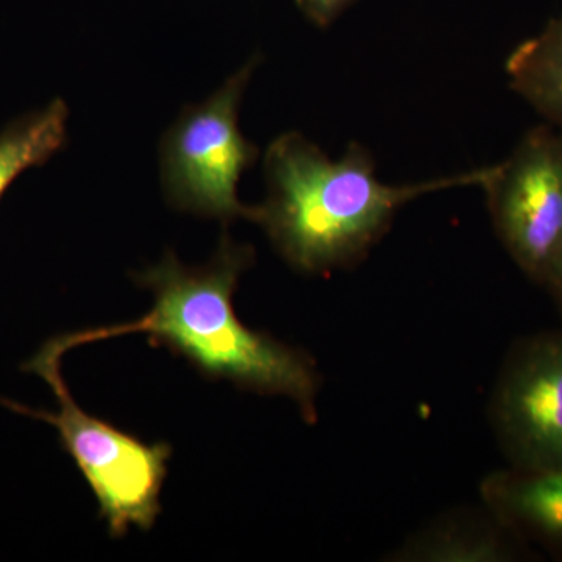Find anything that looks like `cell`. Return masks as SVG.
Here are the masks:
<instances>
[{
    "label": "cell",
    "mask_w": 562,
    "mask_h": 562,
    "mask_svg": "<svg viewBox=\"0 0 562 562\" xmlns=\"http://www.w3.org/2000/svg\"><path fill=\"white\" fill-rule=\"evenodd\" d=\"M254 260V250L227 236L209 265H181L169 251L154 268L135 277L154 292L155 303L138 321L70 333L50 339L65 355L74 347L124 335L149 336L150 344L169 347L211 379H225L265 394H281L314 419L317 376L312 361L238 319L233 294L239 277Z\"/></svg>",
    "instance_id": "7a4b0ae2"
},
{
    "label": "cell",
    "mask_w": 562,
    "mask_h": 562,
    "mask_svg": "<svg viewBox=\"0 0 562 562\" xmlns=\"http://www.w3.org/2000/svg\"><path fill=\"white\" fill-rule=\"evenodd\" d=\"M543 286L550 291V294L553 295L554 301L558 302L562 310V250L558 255L557 260H554L549 273H547Z\"/></svg>",
    "instance_id": "7c38bea8"
},
{
    "label": "cell",
    "mask_w": 562,
    "mask_h": 562,
    "mask_svg": "<svg viewBox=\"0 0 562 562\" xmlns=\"http://www.w3.org/2000/svg\"><path fill=\"white\" fill-rule=\"evenodd\" d=\"M495 419L517 471L562 469V335L525 344L506 369Z\"/></svg>",
    "instance_id": "8992f818"
},
{
    "label": "cell",
    "mask_w": 562,
    "mask_h": 562,
    "mask_svg": "<svg viewBox=\"0 0 562 562\" xmlns=\"http://www.w3.org/2000/svg\"><path fill=\"white\" fill-rule=\"evenodd\" d=\"M268 198L255 222L281 257L306 273H324L360 261L391 227L395 214L422 195L480 187L486 168L387 184L376 176L368 147L351 140L338 161L302 133L288 132L262 158Z\"/></svg>",
    "instance_id": "6da1fadb"
},
{
    "label": "cell",
    "mask_w": 562,
    "mask_h": 562,
    "mask_svg": "<svg viewBox=\"0 0 562 562\" xmlns=\"http://www.w3.org/2000/svg\"><path fill=\"white\" fill-rule=\"evenodd\" d=\"M299 11L317 29H328L335 24L355 0H294Z\"/></svg>",
    "instance_id": "8fae6325"
},
{
    "label": "cell",
    "mask_w": 562,
    "mask_h": 562,
    "mask_svg": "<svg viewBox=\"0 0 562 562\" xmlns=\"http://www.w3.org/2000/svg\"><path fill=\"white\" fill-rule=\"evenodd\" d=\"M63 355L49 342L24 366V371L46 380L58 401L57 413L31 409L0 397V405L47 422L57 428L66 452L90 484L111 536H124L132 527L150 530L161 512L160 495L171 447L140 442L80 408L63 379Z\"/></svg>",
    "instance_id": "3957f363"
},
{
    "label": "cell",
    "mask_w": 562,
    "mask_h": 562,
    "mask_svg": "<svg viewBox=\"0 0 562 562\" xmlns=\"http://www.w3.org/2000/svg\"><path fill=\"white\" fill-rule=\"evenodd\" d=\"M490 498L517 530L562 550V469L498 475L490 483Z\"/></svg>",
    "instance_id": "52a82bcc"
},
{
    "label": "cell",
    "mask_w": 562,
    "mask_h": 562,
    "mask_svg": "<svg viewBox=\"0 0 562 562\" xmlns=\"http://www.w3.org/2000/svg\"><path fill=\"white\" fill-rule=\"evenodd\" d=\"M401 557L427 562H498L512 560L513 553L497 532L449 525L416 539Z\"/></svg>",
    "instance_id": "30bf717a"
},
{
    "label": "cell",
    "mask_w": 562,
    "mask_h": 562,
    "mask_svg": "<svg viewBox=\"0 0 562 562\" xmlns=\"http://www.w3.org/2000/svg\"><path fill=\"white\" fill-rule=\"evenodd\" d=\"M69 109L54 99L46 109L32 111L0 132V199L27 169L46 165L68 143Z\"/></svg>",
    "instance_id": "9c48e42d"
},
{
    "label": "cell",
    "mask_w": 562,
    "mask_h": 562,
    "mask_svg": "<svg viewBox=\"0 0 562 562\" xmlns=\"http://www.w3.org/2000/svg\"><path fill=\"white\" fill-rule=\"evenodd\" d=\"M506 76L513 91L562 132V16L508 55Z\"/></svg>",
    "instance_id": "ba28073f"
},
{
    "label": "cell",
    "mask_w": 562,
    "mask_h": 562,
    "mask_svg": "<svg viewBox=\"0 0 562 562\" xmlns=\"http://www.w3.org/2000/svg\"><path fill=\"white\" fill-rule=\"evenodd\" d=\"M480 188L509 257L543 284L562 250V132L525 133L512 154L486 166Z\"/></svg>",
    "instance_id": "5b68a950"
},
{
    "label": "cell",
    "mask_w": 562,
    "mask_h": 562,
    "mask_svg": "<svg viewBox=\"0 0 562 562\" xmlns=\"http://www.w3.org/2000/svg\"><path fill=\"white\" fill-rule=\"evenodd\" d=\"M258 63L260 55H255L206 101L184 106L162 136L161 187L173 209L222 222H255L257 206L239 201L238 183L260 150L239 131L238 120Z\"/></svg>",
    "instance_id": "277c9868"
}]
</instances>
